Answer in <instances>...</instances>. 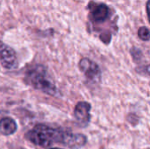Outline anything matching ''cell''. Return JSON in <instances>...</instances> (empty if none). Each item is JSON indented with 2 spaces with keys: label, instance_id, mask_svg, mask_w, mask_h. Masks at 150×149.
Segmentation results:
<instances>
[{
  "label": "cell",
  "instance_id": "6da1fadb",
  "mask_svg": "<svg viewBox=\"0 0 150 149\" xmlns=\"http://www.w3.org/2000/svg\"><path fill=\"white\" fill-rule=\"evenodd\" d=\"M64 133L65 131L61 129H54L44 124H38L27 132L25 138L36 146L48 148L54 143L62 144Z\"/></svg>",
  "mask_w": 150,
  "mask_h": 149
},
{
  "label": "cell",
  "instance_id": "7a4b0ae2",
  "mask_svg": "<svg viewBox=\"0 0 150 149\" xmlns=\"http://www.w3.org/2000/svg\"><path fill=\"white\" fill-rule=\"evenodd\" d=\"M27 78L30 84L36 90H41L50 96H58L59 90L47 77L46 71L42 66H38L28 73Z\"/></svg>",
  "mask_w": 150,
  "mask_h": 149
},
{
  "label": "cell",
  "instance_id": "3957f363",
  "mask_svg": "<svg viewBox=\"0 0 150 149\" xmlns=\"http://www.w3.org/2000/svg\"><path fill=\"white\" fill-rule=\"evenodd\" d=\"M89 18L94 24H100L106 21L110 17V8L105 4L90 2L88 4Z\"/></svg>",
  "mask_w": 150,
  "mask_h": 149
},
{
  "label": "cell",
  "instance_id": "277c9868",
  "mask_svg": "<svg viewBox=\"0 0 150 149\" xmlns=\"http://www.w3.org/2000/svg\"><path fill=\"white\" fill-rule=\"evenodd\" d=\"M79 68L86 78L92 83H99L101 80V70L98 65L89 58H83L79 61Z\"/></svg>",
  "mask_w": 150,
  "mask_h": 149
},
{
  "label": "cell",
  "instance_id": "5b68a950",
  "mask_svg": "<svg viewBox=\"0 0 150 149\" xmlns=\"http://www.w3.org/2000/svg\"><path fill=\"white\" fill-rule=\"evenodd\" d=\"M0 61L2 66L7 69L17 67V54L14 49L0 40Z\"/></svg>",
  "mask_w": 150,
  "mask_h": 149
},
{
  "label": "cell",
  "instance_id": "8992f818",
  "mask_svg": "<svg viewBox=\"0 0 150 149\" xmlns=\"http://www.w3.org/2000/svg\"><path fill=\"white\" fill-rule=\"evenodd\" d=\"M91 105L88 102L82 101L76 104L74 109V116L80 125L84 126L89 124L91 119Z\"/></svg>",
  "mask_w": 150,
  "mask_h": 149
},
{
  "label": "cell",
  "instance_id": "52a82bcc",
  "mask_svg": "<svg viewBox=\"0 0 150 149\" xmlns=\"http://www.w3.org/2000/svg\"><path fill=\"white\" fill-rule=\"evenodd\" d=\"M87 142V138L83 134L79 133H69L65 132L62 144L70 148H79L84 146Z\"/></svg>",
  "mask_w": 150,
  "mask_h": 149
},
{
  "label": "cell",
  "instance_id": "ba28073f",
  "mask_svg": "<svg viewBox=\"0 0 150 149\" xmlns=\"http://www.w3.org/2000/svg\"><path fill=\"white\" fill-rule=\"evenodd\" d=\"M16 131H17V123L13 119L10 117H5L0 120V133L3 135L9 136L15 133Z\"/></svg>",
  "mask_w": 150,
  "mask_h": 149
},
{
  "label": "cell",
  "instance_id": "9c48e42d",
  "mask_svg": "<svg viewBox=\"0 0 150 149\" xmlns=\"http://www.w3.org/2000/svg\"><path fill=\"white\" fill-rule=\"evenodd\" d=\"M138 36L142 40L144 41H149V30L146 26H142L138 30Z\"/></svg>",
  "mask_w": 150,
  "mask_h": 149
},
{
  "label": "cell",
  "instance_id": "30bf717a",
  "mask_svg": "<svg viewBox=\"0 0 150 149\" xmlns=\"http://www.w3.org/2000/svg\"><path fill=\"white\" fill-rule=\"evenodd\" d=\"M131 54H132V55H133V57H134V60L135 61H138L142 58V51H141L139 48H135V47L132 48Z\"/></svg>",
  "mask_w": 150,
  "mask_h": 149
},
{
  "label": "cell",
  "instance_id": "8fae6325",
  "mask_svg": "<svg viewBox=\"0 0 150 149\" xmlns=\"http://www.w3.org/2000/svg\"><path fill=\"white\" fill-rule=\"evenodd\" d=\"M48 149H62V148H48Z\"/></svg>",
  "mask_w": 150,
  "mask_h": 149
}]
</instances>
